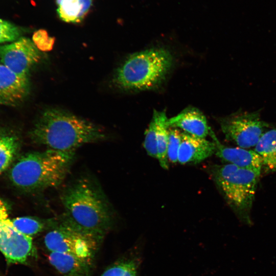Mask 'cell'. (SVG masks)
<instances>
[{
	"label": "cell",
	"mask_w": 276,
	"mask_h": 276,
	"mask_svg": "<svg viewBox=\"0 0 276 276\" xmlns=\"http://www.w3.org/2000/svg\"><path fill=\"white\" fill-rule=\"evenodd\" d=\"M172 64V55L163 48L135 53L118 67L114 81L118 87L126 90L149 89L161 83Z\"/></svg>",
	"instance_id": "277c9868"
},
{
	"label": "cell",
	"mask_w": 276,
	"mask_h": 276,
	"mask_svg": "<svg viewBox=\"0 0 276 276\" xmlns=\"http://www.w3.org/2000/svg\"><path fill=\"white\" fill-rule=\"evenodd\" d=\"M167 148L168 159L172 163L178 162V152L181 140V132L177 128H169Z\"/></svg>",
	"instance_id": "44dd1931"
},
{
	"label": "cell",
	"mask_w": 276,
	"mask_h": 276,
	"mask_svg": "<svg viewBox=\"0 0 276 276\" xmlns=\"http://www.w3.org/2000/svg\"><path fill=\"white\" fill-rule=\"evenodd\" d=\"M137 264L133 260L119 261L106 269L101 276H137Z\"/></svg>",
	"instance_id": "ffe728a7"
},
{
	"label": "cell",
	"mask_w": 276,
	"mask_h": 276,
	"mask_svg": "<svg viewBox=\"0 0 276 276\" xmlns=\"http://www.w3.org/2000/svg\"><path fill=\"white\" fill-rule=\"evenodd\" d=\"M21 31L15 25L0 19V43L14 41L20 37Z\"/></svg>",
	"instance_id": "603a6c76"
},
{
	"label": "cell",
	"mask_w": 276,
	"mask_h": 276,
	"mask_svg": "<svg viewBox=\"0 0 276 276\" xmlns=\"http://www.w3.org/2000/svg\"><path fill=\"white\" fill-rule=\"evenodd\" d=\"M65 214L59 223L100 241L112 225L113 214L108 200L90 178L77 179L61 197Z\"/></svg>",
	"instance_id": "6da1fadb"
},
{
	"label": "cell",
	"mask_w": 276,
	"mask_h": 276,
	"mask_svg": "<svg viewBox=\"0 0 276 276\" xmlns=\"http://www.w3.org/2000/svg\"><path fill=\"white\" fill-rule=\"evenodd\" d=\"M167 124L168 128H180L185 132L202 138L209 135L211 130L204 115L199 109L191 107L168 119Z\"/></svg>",
	"instance_id": "4fadbf2b"
},
{
	"label": "cell",
	"mask_w": 276,
	"mask_h": 276,
	"mask_svg": "<svg viewBox=\"0 0 276 276\" xmlns=\"http://www.w3.org/2000/svg\"><path fill=\"white\" fill-rule=\"evenodd\" d=\"M209 135L215 144V154L217 156L227 164L252 170L261 175L262 160L254 150L225 146L220 142L212 129Z\"/></svg>",
	"instance_id": "30bf717a"
},
{
	"label": "cell",
	"mask_w": 276,
	"mask_h": 276,
	"mask_svg": "<svg viewBox=\"0 0 276 276\" xmlns=\"http://www.w3.org/2000/svg\"><path fill=\"white\" fill-rule=\"evenodd\" d=\"M55 39L49 36L47 31L40 29L34 32L32 41L38 50L43 52L51 51L53 47Z\"/></svg>",
	"instance_id": "cb8c5ba5"
},
{
	"label": "cell",
	"mask_w": 276,
	"mask_h": 276,
	"mask_svg": "<svg viewBox=\"0 0 276 276\" xmlns=\"http://www.w3.org/2000/svg\"><path fill=\"white\" fill-rule=\"evenodd\" d=\"M32 134L37 143L61 151H75L81 145L105 138L104 131L95 124L55 108L42 113Z\"/></svg>",
	"instance_id": "7a4b0ae2"
},
{
	"label": "cell",
	"mask_w": 276,
	"mask_h": 276,
	"mask_svg": "<svg viewBox=\"0 0 276 276\" xmlns=\"http://www.w3.org/2000/svg\"><path fill=\"white\" fill-rule=\"evenodd\" d=\"M213 142L205 138L181 132V140L178 152V162L181 164L199 163L215 154Z\"/></svg>",
	"instance_id": "7c38bea8"
},
{
	"label": "cell",
	"mask_w": 276,
	"mask_h": 276,
	"mask_svg": "<svg viewBox=\"0 0 276 276\" xmlns=\"http://www.w3.org/2000/svg\"><path fill=\"white\" fill-rule=\"evenodd\" d=\"M18 148L17 141L10 136H0V174L10 165Z\"/></svg>",
	"instance_id": "d6986e66"
},
{
	"label": "cell",
	"mask_w": 276,
	"mask_h": 276,
	"mask_svg": "<svg viewBox=\"0 0 276 276\" xmlns=\"http://www.w3.org/2000/svg\"><path fill=\"white\" fill-rule=\"evenodd\" d=\"M44 242L51 252L68 254L91 261L100 242L93 237L59 222L46 234Z\"/></svg>",
	"instance_id": "52a82bcc"
},
{
	"label": "cell",
	"mask_w": 276,
	"mask_h": 276,
	"mask_svg": "<svg viewBox=\"0 0 276 276\" xmlns=\"http://www.w3.org/2000/svg\"><path fill=\"white\" fill-rule=\"evenodd\" d=\"M33 249L32 237L26 235L14 226L5 204L0 199V251L11 263H23Z\"/></svg>",
	"instance_id": "ba28073f"
},
{
	"label": "cell",
	"mask_w": 276,
	"mask_h": 276,
	"mask_svg": "<svg viewBox=\"0 0 276 276\" xmlns=\"http://www.w3.org/2000/svg\"><path fill=\"white\" fill-rule=\"evenodd\" d=\"M218 122L226 140L247 149L255 147L263 133L272 125L262 119L260 110L239 109L220 118Z\"/></svg>",
	"instance_id": "8992f818"
},
{
	"label": "cell",
	"mask_w": 276,
	"mask_h": 276,
	"mask_svg": "<svg viewBox=\"0 0 276 276\" xmlns=\"http://www.w3.org/2000/svg\"><path fill=\"white\" fill-rule=\"evenodd\" d=\"M12 222L18 231L31 237L42 232L46 228L51 229L58 224L57 221L53 220L45 223L29 217H18L13 219Z\"/></svg>",
	"instance_id": "ac0fdd59"
},
{
	"label": "cell",
	"mask_w": 276,
	"mask_h": 276,
	"mask_svg": "<svg viewBox=\"0 0 276 276\" xmlns=\"http://www.w3.org/2000/svg\"><path fill=\"white\" fill-rule=\"evenodd\" d=\"M50 264L63 276H91V261L74 255L51 251Z\"/></svg>",
	"instance_id": "5bb4252c"
},
{
	"label": "cell",
	"mask_w": 276,
	"mask_h": 276,
	"mask_svg": "<svg viewBox=\"0 0 276 276\" xmlns=\"http://www.w3.org/2000/svg\"><path fill=\"white\" fill-rule=\"evenodd\" d=\"M40 57L39 50L28 38L20 37L0 46V63L22 77L28 78L30 69Z\"/></svg>",
	"instance_id": "9c48e42d"
},
{
	"label": "cell",
	"mask_w": 276,
	"mask_h": 276,
	"mask_svg": "<svg viewBox=\"0 0 276 276\" xmlns=\"http://www.w3.org/2000/svg\"><path fill=\"white\" fill-rule=\"evenodd\" d=\"M75 151L48 149L22 156L11 171V178L18 187L42 190L61 183L73 162Z\"/></svg>",
	"instance_id": "3957f363"
},
{
	"label": "cell",
	"mask_w": 276,
	"mask_h": 276,
	"mask_svg": "<svg viewBox=\"0 0 276 276\" xmlns=\"http://www.w3.org/2000/svg\"><path fill=\"white\" fill-rule=\"evenodd\" d=\"M59 18L68 23H79L90 11L93 0H56Z\"/></svg>",
	"instance_id": "2e32d148"
},
{
	"label": "cell",
	"mask_w": 276,
	"mask_h": 276,
	"mask_svg": "<svg viewBox=\"0 0 276 276\" xmlns=\"http://www.w3.org/2000/svg\"><path fill=\"white\" fill-rule=\"evenodd\" d=\"M153 117L157 123V157L160 166L164 169H168L167 148L168 143V118L165 112L154 110Z\"/></svg>",
	"instance_id": "e0dca14e"
},
{
	"label": "cell",
	"mask_w": 276,
	"mask_h": 276,
	"mask_svg": "<svg viewBox=\"0 0 276 276\" xmlns=\"http://www.w3.org/2000/svg\"><path fill=\"white\" fill-rule=\"evenodd\" d=\"M260 156L262 171H276V125H273L262 135L254 150Z\"/></svg>",
	"instance_id": "9a60e30c"
},
{
	"label": "cell",
	"mask_w": 276,
	"mask_h": 276,
	"mask_svg": "<svg viewBox=\"0 0 276 276\" xmlns=\"http://www.w3.org/2000/svg\"><path fill=\"white\" fill-rule=\"evenodd\" d=\"M28 78L22 77L0 63V104L14 105L27 95Z\"/></svg>",
	"instance_id": "8fae6325"
},
{
	"label": "cell",
	"mask_w": 276,
	"mask_h": 276,
	"mask_svg": "<svg viewBox=\"0 0 276 276\" xmlns=\"http://www.w3.org/2000/svg\"><path fill=\"white\" fill-rule=\"evenodd\" d=\"M156 133L157 123L153 117L146 131L143 145L147 154L156 158L157 157Z\"/></svg>",
	"instance_id": "7402d4cb"
},
{
	"label": "cell",
	"mask_w": 276,
	"mask_h": 276,
	"mask_svg": "<svg viewBox=\"0 0 276 276\" xmlns=\"http://www.w3.org/2000/svg\"><path fill=\"white\" fill-rule=\"evenodd\" d=\"M210 172L235 214L243 223L250 224L251 210L260 174L230 164L213 165Z\"/></svg>",
	"instance_id": "5b68a950"
}]
</instances>
